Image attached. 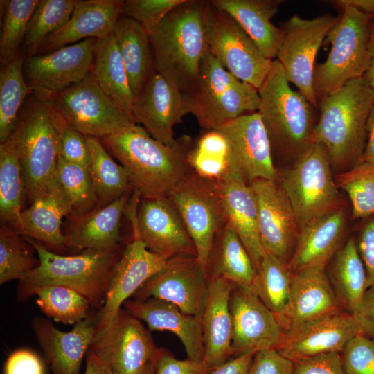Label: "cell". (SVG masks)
Here are the masks:
<instances>
[{"label":"cell","mask_w":374,"mask_h":374,"mask_svg":"<svg viewBox=\"0 0 374 374\" xmlns=\"http://www.w3.org/2000/svg\"><path fill=\"white\" fill-rule=\"evenodd\" d=\"M204 4L185 0L147 31L156 70L184 95L193 88L208 49Z\"/></svg>","instance_id":"4"},{"label":"cell","mask_w":374,"mask_h":374,"mask_svg":"<svg viewBox=\"0 0 374 374\" xmlns=\"http://www.w3.org/2000/svg\"><path fill=\"white\" fill-rule=\"evenodd\" d=\"M336 184L348 195L353 220L374 214V163L359 162L335 176Z\"/></svg>","instance_id":"48"},{"label":"cell","mask_w":374,"mask_h":374,"mask_svg":"<svg viewBox=\"0 0 374 374\" xmlns=\"http://www.w3.org/2000/svg\"><path fill=\"white\" fill-rule=\"evenodd\" d=\"M5 374H44V366L37 354L28 349H19L8 358Z\"/></svg>","instance_id":"56"},{"label":"cell","mask_w":374,"mask_h":374,"mask_svg":"<svg viewBox=\"0 0 374 374\" xmlns=\"http://www.w3.org/2000/svg\"><path fill=\"white\" fill-rule=\"evenodd\" d=\"M347 222L341 208L302 228L288 264L292 274L310 267L326 268L346 242Z\"/></svg>","instance_id":"28"},{"label":"cell","mask_w":374,"mask_h":374,"mask_svg":"<svg viewBox=\"0 0 374 374\" xmlns=\"http://www.w3.org/2000/svg\"><path fill=\"white\" fill-rule=\"evenodd\" d=\"M368 66L364 78L374 89V19L370 21V33L368 44Z\"/></svg>","instance_id":"62"},{"label":"cell","mask_w":374,"mask_h":374,"mask_svg":"<svg viewBox=\"0 0 374 374\" xmlns=\"http://www.w3.org/2000/svg\"><path fill=\"white\" fill-rule=\"evenodd\" d=\"M68 124L85 136L98 139L136 123L118 107L90 75L51 98Z\"/></svg>","instance_id":"13"},{"label":"cell","mask_w":374,"mask_h":374,"mask_svg":"<svg viewBox=\"0 0 374 374\" xmlns=\"http://www.w3.org/2000/svg\"><path fill=\"white\" fill-rule=\"evenodd\" d=\"M339 17L324 14L312 19L294 15L280 24L283 35L275 60L288 81L318 109L313 79L317 53Z\"/></svg>","instance_id":"12"},{"label":"cell","mask_w":374,"mask_h":374,"mask_svg":"<svg viewBox=\"0 0 374 374\" xmlns=\"http://www.w3.org/2000/svg\"><path fill=\"white\" fill-rule=\"evenodd\" d=\"M361 333L374 341V286L366 290L356 315Z\"/></svg>","instance_id":"57"},{"label":"cell","mask_w":374,"mask_h":374,"mask_svg":"<svg viewBox=\"0 0 374 374\" xmlns=\"http://www.w3.org/2000/svg\"><path fill=\"white\" fill-rule=\"evenodd\" d=\"M24 238L35 249L39 265L19 281V301L33 296L40 287L60 285L80 293L96 311L101 309L114 267L125 249L122 243L111 248L84 249L78 254L66 256L54 253L31 238Z\"/></svg>","instance_id":"3"},{"label":"cell","mask_w":374,"mask_h":374,"mask_svg":"<svg viewBox=\"0 0 374 374\" xmlns=\"http://www.w3.org/2000/svg\"><path fill=\"white\" fill-rule=\"evenodd\" d=\"M359 162L374 163V103L366 123V140Z\"/></svg>","instance_id":"59"},{"label":"cell","mask_w":374,"mask_h":374,"mask_svg":"<svg viewBox=\"0 0 374 374\" xmlns=\"http://www.w3.org/2000/svg\"><path fill=\"white\" fill-rule=\"evenodd\" d=\"M215 184L221 199L225 222L237 233L258 271L265 252L260 237L253 193L242 178H233Z\"/></svg>","instance_id":"31"},{"label":"cell","mask_w":374,"mask_h":374,"mask_svg":"<svg viewBox=\"0 0 374 374\" xmlns=\"http://www.w3.org/2000/svg\"><path fill=\"white\" fill-rule=\"evenodd\" d=\"M222 278L210 279L207 302L202 316L204 344V361L214 368L233 356V325L229 299L234 287Z\"/></svg>","instance_id":"30"},{"label":"cell","mask_w":374,"mask_h":374,"mask_svg":"<svg viewBox=\"0 0 374 374\" xmlns=\"http://www.w3.org/2000/svg\"><path fill=\"white\" fill-rule=\"evenodd\" d=\"M341 353L346 374H374L373 340L358 334Z\"/></svg>","instance_id":"50"},{"label":"cell","mask_w":374,"mask_h":374,"mask_svg":"<svg viewBox=\"0 0 374 374\" xmlns=\"http://www.w3.org/2000/svg\"><path fill=\"white\" fill-rule=\"evenodd\" d=\"M339 20L328 33L331 44L326 60L317 64L313 86L319 99L347 82L364 77L368 66L370 17L359 10L341 8Z\"/></svg>","instance_id":"9"},{"label":"cell","mask_w":374,"mask_h":374,"mask_svg":"<svg viewBox=\"0 0 374 374\" xmlns=\"http://www.w3.org/2000/svg\"><path fill=\"white\" fill-rule=\"evenodd\" d=\"M157 361L150 363L139 374H155Z\"/></svg>","instance_id":"63"},{"label":"cell","mask_w":374,"mask_h":374,"mask_svg":"<svg viewBox=\"0 0 374 374\" xmlns=\"http://www.w3.org/2000/svg\"><path fill=\"white\" fill-rule=\"evenodd\" d=\"M123 3L122 0H76L70 19L44 39L36 55L49 53L89 38H103L113 32L122 15Z\"/></svg>","instance_id":"26"},{"label":"cell","mask_w":374,"mask_h":374,"mask_svg":"<svg viewBox=\"0 0 374 374\" xmlns=\"http://www.w3.org/2000/svg\"><path fill=\"white\" fill-rule=\"evenodd\" d=\"M374 89L364 77L353 80L318 100L314 142L327 149L333 172L346 171L360 161Z\"/></svg>","instance_id":"2"},{"label":"cell","mask_w":374,"mask_h":374,"mask_svg":"<svg viewBox=\"0 0 374 374\" xmlns=\"http://www.w3.org/2000/svg\"><path fill=\"white\" fill-rule=\"evenodd\" d=\"M343 310L323 267L293 274L291 298L283 332L332 312Z\"/></svg>","instance_id":"29"},{"label":"cell","mask_w":374,"mask_h":374,"mask_svg":"<svg viewBox=\"0 0 374 374\" xmlns=\"http://www.w3.org/2000/svg\"><path fill=\"white\" fill-rule=\"evenodd\" d=\"M260 114L268 134L273 156L290 164L314 143V107L298 90L292 89L276 60L260 87Z\"/></svg>","instance_id":"6"},{"label":"cell","mask_w":374,"mask_h":374,"mask_svg":"<svg viewBox=\"0 0 374 374\" xmlns=\"http://www.w3.org/2000/svg\"><path fill=\"white\" fill-rule=\"evenodd\" d=\"M292 275L287 263L267 253L258 270L256 294L276 315L280 327L290 307Z\"/></svg>","instance_id":"40"},{"label":"cell","mask_w":374,"mask_h":374,"mask_svg":"<svg viewBox=\"0 0 374 374\" xmlns=\"http://www.w3.org/2000/svg\"><path fill=\"white\" fill-rule=\"evenodd\" d=\"M210 289V280L197 256L168 259L159 272L146 280L131 298H155L170 302L184 312L202 319Z\"/></svg>","instance_id":"16"},{"label":"cell","mask_w":374,"mask_h":374,"mask_svg":"<svg viewBox=\"0 0 374 374\" xmlns=\"http://www.w3.org/2000/svg\"><path fill=\"white\" fill-rule=\"evenodd\" d=\"M294 362L276 348L258 351L251 363L248 374H293Z\"/></svg>","instance_id":"53"},{"label":"cell","mask_w":374,"mask_h":374,"mask_svg":"<svg viewBox=\"0 0 374 374\" xmlns=\"http://www.w3.org/2000/svg\"><path fill=\"white\" fill-rule=\"evenodd\" d=\"M60 156L68 161L89 168L90 151L87 136L68 123L61 134Z\"/></svg>","instance_id":"51"},{"label":"cell","mask_w":374,"mask_h":374,"mask_svg":"<svg viewBox=\"0 0 374 374\" xmlns=\"http://www.w3.org/2000/svg\"><path fill=\"white\" fill-rule=\"evenodd\" d=\"M96 314L91 312L69 332L58 330L42 317L32 320L33 332L53 374H80L83 357L96 334Z\"/></svg>","instance_id":"24"},{"label":"cell","mask_w":374,"mask_h":374,"mask_svg":"<svg viewBox=\"0 0 374 374\" xmlns=\"http://www.w3.org/2000/svg\"><path fill=\"white\" fill-rule=\"evenodd\" d=\"M33 295L42 312L57 322L75 324L86 319L90 302L75 290L60 285H46L36 289Z\"/></svg>","instance_id":"46"},{"label":"cell","mask_w":374,"mask_h":374,"mask_svg":"<svg viewBox=\"0 0 374 374\" xmlns=\"http://www.w3.org/2000/svg\"><path fill=\"white\" fill-rule=\"evenodd\" d=\"M233 356L276 348L283 330L276 315L251 290L234 285L229 299Z\"/></svg>","instance_id":"22"},{"label":"cell","mask_w":374,"mask_h":374,"mask_svg":"<svg viewBox=\"0 0 374 374\" xmlns=\"http://www.w3.org/2000/svg\"><path fill=\"white\" fill-rule=\"evenodd\" d=\"M25 56L19 53L0 71V143L10 136L27 96L32 93L24 76Z\"/></svg>","instance_id":"41"},{"label":"cell","mask_w":374,"mask_h":374,"mask_svg":"<svg viewBox=\"0 0 374 374\" xmlns=\"http://www.w3.org/2000/svg\"><path fill=\"white\" fill-rule=\"evenodd\" d=\"M256 353L250 351L234 357L224 364L214 368L211 374H248Z\"/></svg>","instance_id":"58"},{"label":"cell","mask_w":374,"mask_h":374,"mask_svg":"<svg viewBox=\"0 0 374 374\" xmlns=\"http://www.w3.org/2000/svg\"><path fill=\"white\" fill-rule=\"evenodd\" d=\"M55 179L70 204L69 219L80 217L97 207L98 198L87 168L59 156Z\"/></svg>","instance_id":"44"},{"label":"cell","mask_w":374,"mask_h":374,"mask_svg":"<svg viewBox=\"0 0 374 374\" xmlns=\"http://www.w3.org/2000/svg\"><path fill=\"white\" fill-rule=\"evenodd\" d=\"M215 130L228 139L234 161L249 184L258 179L278 181L270 140L258 112L240 116Z\"/></svg>","instance_id":"23"},{"label":"cell","mask_w":374,"mask_h":374,"mask_svg":"<svg viewBox=\"0 0 374 374\" xmlns=\"http://www.w3.org/2000/svg\"><path fill=\"white\" fill-rule=\"evenodd\" d=\"M293 374H346L341 353H323L294 362Z\"/></svg>","instance_id":"52"},{"label":"cell","mask_w":374,"mask_h":374,"mask_svg":"<svg viewBox=\"0 0 374 374\" xmlns=\"http://www.w3.org/2000/svg\"><path fill=\"white\" fill-rule=\"evenodd\" d=\"M86 136L90 151L88 170L98 198L97 206H104L130 193L132 186L125 168L114 161L100 139Z\"/></svg>","instance_id":"39"},{"label":"cell","mask_w":374,"mask_h":374,"mask_svg":"<svg viewBox=\"0 0 374 374\" xmlns=\"http://www.w3.org/2000/svg\"><path fill=\"white\" fill-rule=\"evenodd\" d=\"M99 139L125 168L132 189L143 199L167 197L191 171L188 157L194 143L187 135L167 145L134 123Z\"/></svg>","instance_id":"1"},{"label":"cell","mask_w":374,"mask_h":374,"mask_svg":"<svg viewBox=\"0 0 374 374\" xmlns=\"http://www.w3.org/2000/svg\"><path fill=\"white\" fill-rule=\"evenodd\" d=\"M26 103L7 139L21 163L26 196L30 204L55 177L60 137L67 122L51 98L33 93Z\"/></svg>","instance_id":"5"},{"label":"cell","mask_w":374,"mask_h":374,"mask_svg":"<svg viewBox=\"0 0 374 374\" xmlns=\"http://www.w3.org/2000/svg\"><path fill=\"white\" fill-rule=\"evenodd\" d=\"M26 195L19 158L7 139L0 143V219L1 224L15 222L21 211Z\"/></svg>","instance_id":"42"},{"label":"cell","mask_w":374,"mask_h":374,"mask_svg":"<svg viewBox=\"0 0 374 374\" xmlns=\"http://www.w3.org/2000/svg\"><path fill=\"white\" fill-rule=\"evenodd\" d=\"M127 210L133 233L148 250L166 260L179 256H195L196 249L182 220L168 197L143 199L134 191Z\"/></svg>","instance_id":"15"},{"label":"cell","mask_w":374,"mask_h":374,"mask_svg":"<svg viewBox=\"0 0 374 374\" xmlns=\"http://www.w3.org/2000/svg\"><path fill=\"white\" fill-rule=\"evenodd\" d=\"M207 274L209 280L222 278L256 294V266L237 233L226 222L216 237Z\"/></svg>","instance_id":"34"},{"label":"cell","mask_w":374,"mask_h":374,"mask_svg":"<svg viewBox=\"0 0 374 374\" xmlns=\"http://www.w3.org/2000/svg\"><path fill=\"white\" fill-rule=\"evenodd\" d=\"M188 163L194 173L214 183L244 179L234 161L228 139L218 130L206 131L194 143Z\"/></svg>","instance_id":"38"},{"label":"cell","mask_w":374,"mask_h":374,"mask_svg":"<svg viewBox=\"0 0 374 374\" xmlns=\"http://www.w3.org/2000/svg\"><path fill=\"white\" fill-rule=\"evenodd\" d=\"M38 0L1 1L3 19L0 37V61L3 66L19 53L26 29Z\"/></svg>","instance_id":"47"},{"label":"cell","mask_w":374,"mask_h":374,"mask_svg":"<svg viewBox=\"0 0 374 374\" xmlns=\"http://www.w3.org/2000/svg\"><path fill=\"white\" fill-rule=\"evenodd\" d=\"M185 0H125L122 15L139 23L147 31L157 26Z\"/></svg>","instance_id":"49"},{"label":"cell","mask_w":374,"mask_h":374,"mask_svg":"<svg viewBox=\"0 0 374 374\" xmlns=\"http://www.w3.org/2000/svg\"><path fill=\"white\" fill-rule=\"evenodd\" d=\"M89 348L114 374H139L161 352L150 330L122 308L109 325L96 331Z\"/></svg>","instance_id":"14"},{"label":"cell","mask_w":374,"mask_h":374,"mask_svg":"<svg viewBox=\"0 0 374 374\" xmlns=\"http://www.w3.org/2000/svg\"><path fill=\"white\" fill-rule=\"evenodd\" d=\"M76 0H40L28 23L22 49L32 57L50 35L62 28L70 19Z\"/></svg>","instance_id":"43"},{"label":"cell","mask_w":374,"mask_h":374,"mask_svg":"<svg viewBox=\"0 0 374 374\" xmlns=\"http://www.w3.org/2000/svg\"><path fill=\"white\" fill-rule=\"evenodd\" d=\"M204 22L209 52L231 73L258 89L273 60L265 57L239 24L211 0L205 1Z\"/></svg>","instance_id":"10"},{"label":"cell","mask_w":374,"mask_h":374,"mask_svg":"<svg viewBox=\"0 0 374 374\" xmlns=\"http://www.w3.org/2000/svg\"><path fill=\"white\" fill-rule=\"evenodd\" d=\"M185 96L190 113L206 131L256 112L260 107L258 89L227 71L208 49L193 88Z\"/></svg>","instance_id":"7"},{"label":"cell","mask_w":374,"mask_h":374,"mask_svg":"<svg viewBox=\"0 0 374 374\" xmlns=\"http://www.w3.org/2000/svg\"><path fill=\"white\" fill-rule=\"evenodd\" d=\"M167 197L179 214L194 243L197 258L207 272L216 237L225 224L215 184L191 170Z\"/></svg>","instance_id":"11"},{"label":"cell","mask_w":374,"mask_h":374,"mask_svg":"<svg viewBox=\"0 0 374 374\" xmlns=\"http://www.w3.org/2000/svg\"><path fill=\"white\" fill-rule=\"evenodd\" d=\"M127 193L104 206L69 219L65 235L68 248L82 251L111 248L122 243L121 220L128 204Z\"/></svg>","instance_id":"32"},{"label":"cell","mask_w":374,"mask_h":374,"mask_svg":"<svg viewBox=\"0 0 374 374\" xmlns=\"http://www.w3.org/2000/svg\"><path fill=\"white\" fill-rule=\"evenodd\" d=\"M278 183L295 213L300 230L343 208L328 152L317 142L278 172Z\"/></svg>","instance_id":"8"},{"label":"cell","mask_w":374,"mask_h":374,"mask_svg":"<svg viewBox=\"0 0 374 374\" xmlns=\"http://www.w3.org/2000/svg\"><path fill=\"white\" fill-rule=\"evenodd\" d=\"M328 264L327 275L341 307L356 315L367 290L366 271L356 240H346Z\"/></svg>","instance_id":"35"},{"label":"cell","mask_w":374,"mask_h":374,"mask_svg":"<svg viewBox=\"0 0 374 374\" xmlns=\"http://www.w3.org/2000/svg\"><path fill=\"white\" fill-rule=\"evenodd\" d=\"M112 33L135 96L157 71L148 33L139 23L123 15Z\"/></svg>","instance_id":"36"},{"label":"cell","mask_w":374,"mask_h":374,"mask_svg":"<svg viewBox=\"0 0 374 374\" xmlns=\"http://www.w3.org/2000/svg\"><path fill=\"white\" fill-rule=\"evenodd\" d=\"M84 374H114L110 366L91 349L86 353V369Z\"/></svg>","instance_id":"60"},{"label":"cell","mask_w":374,"mask_h":374,"mask_svg":"<svg viewBox=\"0 0 374 374\" xmlns=\"http://www.w3.org/2000/svg\"><path fill=\"white\" fill-rule=\"evenodd\" d=\"M166 259L148 249L133 233L115 265L104 305L96 311L97 331L106 328L117 315L125 301L150 278L163 268Z\"/></svg>","instance_id":"21"},{"label":"cell","mask_w":374,"mask_h":374,"mask_svg":"<svg viewBox=\"0 0 374 374\" xmlns=\"http://www.w3.org/2000/svg\"><path fill=\"white\" fill-rule=\"evenodd\" d=\"M34 247L8 225L0 228V284L17 279L24 280L27 274L39 265L34 256Z\"/></svg>","instance_id":"45"},{"label":"cell","mask_w":374,"mask_h":374,"mask_svg":"<svg viewBox=\"0 0 374 374\" xmlns=\"http://www.w3.org/2000/svg\"><path fill=\"white\" fill-rule=\"evenodd\" d=\"M90 76L118 107L132 116L134 96L113 33L98 39Z\"/></svg>","instance_id":"37"},{"label":"cell","mask_w":374,"mask_h":374,"mask_svg":"<svg viewBox=\"0 0 374 374\" xmlns=\"http://www.w3.org/2000/svg\"><path fill=\"white\" fill-rule=\"evenodd\" d=\"M258 211L260 237L265 253L289 264L300 227L278 181L258 179L249 184Z\"/></svg>","instance_id":"18"},{"label":"cell","mask_w":374,"mask_h":374,"mask_svg":"<svg viewBox=\"0 0 374 374\" xmlns=\"http://www.w3.org/2000/svg\"><path fill=\"white\" fill-rule=\"evenodd\" d=\"M230 15L243 28L267 58L276 59L283 32L271 19L283 0H211Z\"/></svg>","instance_id":"33"},{"label":"cell","mask_w":374,"mask_h":374,"mask_svg":"<svg viewBox=\"0 0 374 374\" xmlns=\"http://www.w3.org/2000/svg\"><path fill=\"white\" fill-rule=\"evenodd\" d=\"M366 220L356 244L366 269L368 289L374 286V214Z\"/></svg>","instance_id":"55"},{"label":"cell","mask_w":374,"mask_h":374,"mask_svg":"<svg viewBox=\"0 0 374 374\" xmlns=\"http://www.w3.org/2000/svg\"><path fill=\"white\" fill-rule=\"evenodd\" d=\"M213 369L204 360L178 359L166 349L161 348L155 374H211Z\"/></svg>","instance_id":"54"},{"label":"cell","mask_w":374,"mask_h":374,"mask_svg":"<svg viewBox=\"0 0 374 374\" xmlns=\"http://www.w3.org/2000/svg\"><path fill=\"white\" fill-rule=\"evenodd\" d=\"M358 334L362 333L356 316L339 310L283 332L276 349L296 362L323 353H341Z\"/></svg>","instance_id":"19"},{"label":"cell","mask_w":374,"mask_h":374,"mask_svg":"<svg viewBox=\"0 0 374 374\" xmlns=\"http://www.w3.org/2000/svg\"><path fill=\"white\" fill-rule=\"evenodd\" d=\"M123 306L131 315L143 321L150 331L168 330L174 333L183 344L187 358L204 360L201 318L184 312L170 302L155 298L129 299Z\"/></svg>","instance_id":"27"},{"label":"cell","mask_w":374,"mask_h":374,"mask_svg":"<svg viewBox=\"0 0 374 374\" xmlns=\"http://www.w3.org/2000/svg\"><path fill=\"white\" fill-rule=\"evenodd\" d=\"M98 39L89 38L24 61L26 81L32 93L51 98L86 79L91 73Z\"/></svg>","instance_id":"17"},{"label":"cell","mask_w":374,"mask_h":374,"mask_svg":"<svg viewBox=\"0 0 374 374\" xmlns=\"http://www.w3.org/2000/svg\"><path fill=\"white\" fill-rule=\"evenodd\" d=\"M331 3L339 8L346 6L355 8L374 19V0H335Z\"/></svg>","instance_id":"61"},{"label":"cell","mask_w":374,"mask_h":374,"mask_svg":"<svg viewBox=\"0 0 374 374\" xmlns=\"http://www.w3.org/2000/svg\"><path fill=\"white\" fill-rule=\"evenodd\" d=\"M71 209L68 199L55 179L17 220L8 225L19 235L36 240L50 251L62 254L68 247L62 232L64 217H69Z\"/></svg>","instance_id":"25"},{"label":"cell","mask_w":374,"mask_h":374,"mask_svg":"<svg viewBox=\"0 0 374 374\" xmlns=\"http://www.w3.org/2000/svg\"><path fill=\"white\" fill-rule=\"evenodd\" d=\"M189 113L186 96L155 71L134 96L132 115L154 139L172 145L175 126Z\"/></svg>","instance_id":"20"}]
</instances>
